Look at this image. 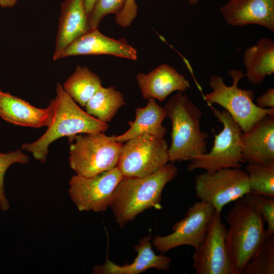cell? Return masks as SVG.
<instances>
[{
  "label": "cell",
  "mask_w": 274,
  "mask_h": 274,
  "mask_svg": "<svg viewBox=\"0 0 274 274\" xmlns=\"http://www.w3.org/2000/svg\"><path fill=\"white\" fill-rule=\"evenodd\" d=\"M178 168L167 163L156 172L142 177H123L113 195L110 208L120 228L152 208L159 209L165 185L176 177Z\"/></svg>",
  "instance_id": "6da1fadb"
},
{
  "label": "cell",
  "mask_w": 274,
  "mask_h": 274,
  "mask_svg": "<svg viewBox=\"0 0 274 274\" xmlns=\"http://www.w3.org/2000/svg\"><path fill=\"white\" fill-rule=\"evenodd\" d=\"M56 92L55 97L50 100L53 112L47 129L36 141L21 146L42 163L46 161L49 145L56 140L79 134L105 132L109 127L107 123L100 121L81 109L59 83L57 84Z\"/></svg>",
  "instance_id": "7a4b0ae2"
},
{
  "label": "cell",
  "mask_w": 274,
  "mask_h": 274,
  "mask_svg": "<svg viewBox=\"0 0 274 274\" xmlns=\"http://www.w3.org/2000/svg\"><path fill=\"white\" fill-rule=\"evenodd\" d=\"M182 91L172 96L164 109L172 122L169 162L197 158L207 152L209 134L200 127L202 112Z\"/></svg>",
  "instance_id": "3957f363"
},
{
  "label": "cell",
  "mask_w": 274,
  "mask_h": 274,
  "mask_svg": "<svg viewBox=\"0 0 274 274\" xmlns=\"http://www.w3.org/2000/svg\"><path fill=\"white\" fill-rule=\"evenodd\" d=\"M235 201L226 215V244L232 274H242L268 236L262 215L243 197Z\"/></svg>",
  "instance_id": "277c9868"
},
{
  "label": "cell",
  "mask_w": 274,
  "mask_h": 274,
  "mask_svg": "<svg viewBox=\"0 0 274 274\" xmlns=\"http://www.w3.org/2000/svg\"><path fill=\"white\" fill-rule=\"evenodd\" d=\"M228 74L232 79L231 85H226L219 75H213L209 81L212 91L203 98L209 106L218 104L225 109L245 133L264 116L274 115V108L258 107L254 102V91L238 87V82L245 77L242 71L231 69Z\"/></svg>",
  "instance_id": "5b68a950"
},
{
  "label": "cell",
  "mask_w": 274,
  "mask_h": 274,
  "mask_svg": "<svg viewBox=\"0 0 274 274\" xmlns=\"http://www.w3.org/2000/svg\"><path fill=\"white\" fill-rule=\"evenodd\" d=\"M116 136L98 131L68 137L69 165L76 175L92 177L116 167L122 143Z\"/></svg>",
  "instance_id": "8992f818"
},
{
  "label": "cell",
  "mask_w": 274,
  "mask_h": 274,
  "mask_svg": "<svg viewBox=\"0 0 274 274\" xmlns=\"http://www.w3.org/2000/svg\"><path fill=\"white\" fill-rule=\"evenodd\" d=\"M215 117L223 125L222 130L214 135L211 150L190 161L187 170L203 169L214 172L224 168H242V130L225 110L221 111L209 106Z\"/></svg>",
  "instance_id": "52a82bcc"
},
{
  "label": "cell",
  "mask_w": 274,
  "mask_h": 274,
  "mask_svg": "<svg viewBox=\"0 0 274 274\" xmlns=\"http://www.w3.org/2000/svg\"><path fill=\"white\" fill-rule=\"evenodd\" d=\"M169 162L164 138L144 134L122 144L116 167L123 177L151 175Z\"/></svg>",
  "instance_id": "ba28073f"
},
{
  "label": "cell",
  "mask_w": 274,
  "mask_h": 274,
  "mask_svg": "<svg viewBox=\"0 0 274 274\" xmlns=\"http://www.w3.org/2000/svg\"><path fill=\"white\" fill-rule=\"evenodd\" d=\"M195 192L200 201L221 213L224 207L250 193L248 175L242 168H224L195 177Z\"/></svg>",
  "instance_id": "9c48e42d"
},
{
  "label": "cell",
  "mask_w": 274,
  "mask_h": 274,
  "mask_svg": "<svg viewBox=\"0 0 274 274\" xmlns=\"http://www.w3.org/2000/svg\"><path fill=\"white\" fill-rule=\"evenodd\" d=\"M123 177L117 167L92 177L75 175L69 182L68 194L80 212H105Z\"/></svg>",
  "instance_id": "30bf717a"
},
{
  "label": "cell",
  "mask_w": 274,
  "mask_h": 274,
  "mask_svg": "<svg viewBox=\"0 0 274 274\" xmlns=\"http://www.w3.org/2000/svg\"><path fill=\"white\" fill-rule=\"evenodd\" d=\"M214 213L209 204L195 201L188 209L185 217L174 224L171 233L154 237L153 245L162 253L184 245L196 249L206 236Z\"/></svg>",
  "instance_id": "8fae6325"
},
{
  "label": "cell",
  "mask_w": 274,
  "mask_h": 274,
  "mask_svg": "<svg viewBox=\"0 0 274 274\" xmlns=\"http://www.w3.org/2000/svg\"><path fill=\"white\" fill-rule=\"evenodd\" d=\"M226 232L220 213L215 211L206 236L192 256V267L196 274H232Z\"/></svg>",
  "instance_id": "7c38bea8"
},
{
  "label": "cell",
  "mask_w": 274,
  "mask_h": 274,
  "mask_svg": "<svg viewBox=\"0 0 274 274\" xmlns=\"http://www.w3.org/2000/svg\"><path fill=\"white\" fill-rule=\"evenodd\" d=\"M111 55L136 60L137 51L125 39L116 40L91 29L71 43L59 55L58 59L76 55Z\"/></svg>",
  "instance_id": "4fadbf2b"
},
{
  "label": "cell",
  "mask_w": 274,
  "mask_h": 274,
  "mask_svg": "<svg viewBox=\"0 0 274 274\" xmlns=\"http://www.w3.org/2000/svg\"><path fill=\"white\" fill-rule=\"evenodd\" d=\"M242 158L248 164H274V115L258 121L241 136Z\"/></svg>",
  "instance_id": "5bb4252c"
},
{
  "label": "cell",
  "mask_w": 274,
  "mask_h": 274,
  "mask_svg": "<svg viewBox=\"0 0 274 274\" xmlns=\"http://www.w3.org/2000/svg\"><path fill=\"white\" fill-rule=\"evenodd\" d=\"M220 10L230 25L257 24L274 31V0H229Z\"/></svg>",
  "instance_id": "9a60e30c"
},
{
  "label": "cell",
  "mask_w": 274,
  "mask_h": 274,
  "mask_svg": "<svg viewBox=\"0 0 274 274\" xmlns=\"http://www.w3.org/2000/svg\"><path fill=\"white\" fill-rule=\"evenodd\" d=\"M143 97L163 101L174 91L185 92L190 87L189 81L174 67L162 64L148 74L140 73L136 77Z\"/></svg>",
  "instance_id": "2e32d148"
},
{
  "label": "cell",
  "mask_w": 274,
  "mask_h": 274,
  "mask_svg": "<svg viewBox=\"0 0 274 274\" xmlns=\"http://www.w3.org/2000/svg\"><path fill=\"white\" fill-rule=\"evenodd\" d=\"M84 0H65L61 4L53 59L74 40L89 31Z\"/></svg>",
  "instance_id": "e0dca14e"
},
{
  "label": "cell",
  "mask_w": 274,
  "mask_h": 274,
  "mask_svg": "<svg viewBox=\"0 0 274 274\" xmlns=\"http://www.w3.org/2000/svg\"><path fill=\"white\" fill-rule=\"evenodd\" d=\"M52 112L51 101L47 108H39L10 92L0 90V117L9 123L33 128L48 126Z\"/></svg>",
  "instance_id": "ac0fdd59"
},
{
  "label": "cell",
  "mask_w": 274,
  "mask_h": 274,
  "mask_svg": "<svg viewBox=\"0 0 274 274\" xmlns=\"http://www.w3.org/2000/svg\"><path fill=\"white\" fill-rule=\"evenodd\" d=\"M151 234L144 236L134 247L137 255L132 263L123 265L116 264L107 257L106 262L93 268V273L139 274L148 269L154 268L166 271L169 269L172 259L163 255L155 254L152 249Z\"/></svg>",
  "instance_id": "d6986e66"
},
{
  "label": "cell",
  "mask_w": 274,
  "mask_h": 274,
  "mask_svg": "<svg viewBox=\"0 0 274 274\" xmlns=\"http://www.w3.org/2000/svg\"><path fill=\"white\" fill-rule=\"evenodd\" d=\"M146 107L135 109V118L129 121V129L123 134L116 136V140L121 143L144 134H149L158 138H164L166 128L162 122L166 117L164 108L160 106L154 98H150Z\"/></svg>",
  "instance_id": "ffe728a7"
},
{
  "label": "cell",
  "mask_w": 274,
  "mask_h": 274,
  "mask_svg": "<svg viewBox=\"0 0 274 274\" xmlns=\"http://www.w3.org/2000/svg\"><path fill=\"white\" fill-rule=\"evenodd\" d=\"M243 57L246 68L245 77L251 84L260 85L267 76L273 74L274 42L271 39H260L245 50Z\"/></svg>",
  "instance_id": "44dd1931"
},
{
  "label": "cell",
  "mask_w": 274,
  "mask_h": 274,
  "mask_svg": "<svg viewBox=\"0 0 274 274\" xmlns=\"http://www.w3.org/2000/svg\"><path fill=\"white\" fill-rule=\"evenodd\" d=\"M62 86L76 102L85 107L102 86L101 81L96 74L86 66L78 65Z\"/></svg>",
  "instance_id": "7402d4cb"
},
{
  "label": "cell",
  "mask_w": 274,
  "mask_h": 274,
  "mask_svg": "<svg viewBox=\"0 0 274 274\" xmlns=\"http://www.w3.org/2000/svg\"><path fill=\"white\" fill-rule=\"evenodd\" d=\"M125 105L122 93L113 86H101L86 103V112L101 122H110L118 110Z\"/></svg>",
  "instance_id": "603a6c76"
},
{
  "label": "cell",
  "mask_w": 274,
  "mask_h": 274,
  "mask_svg": "<svg viewBox=\"0 0 274 274\" xmlns=\"http://www.w3.org/2000/svg\"><path fill=\"white\" fill-rule=\"evenodd\" d=\"M245 170L248 175L250 193L274 199V164H247Z\"/></svg>",
  "instance_id": "cb8c5ba5"
},
{
  "label": "cell",
  "mask_w": 274,
  "mask_h": 274,
  "mask_svg": "<svg viewBox=\"0 0 274 274\" xmlns=\"http://www.w3.org/2000/svg\"><path fill=\"white\" fill-rule=\"evenodd\" d=\"M274 273V235H269L246 264L242 274Z\"/></svg>",
  "instance_id": "d4e9b609"
},
{
  "label": "cell",
  "mask_w": 274,
  "mask_h": 274,
  "mask_svg": "<svg viewBox=\"0 0 274 274\" xmlns=\"http://www.w3.org/2000/svg\"><path fill=\"white\" fill-rule=\"evenodd\" d=\"M28 161V156L20 150L8 153L0 152V209L2 211H7L10 207L4 186V178L7 169L13 164H26Z\"/></svg>",
  "instance_id": "484cf974"
},
{
  "label": "cell",
  "mask_w": 274,
  "mask_h": 274,
  "mask_svg": "<svg viewBox=\"0 0 274 274\" xmlns=\"http://www.w3.org/2000/svg\"><path fill=\"white\" fill-rule=\"evenodd\" d=\"M126 0H96L94 6L87 16L91 29L98 28L100 21L106 15L119 14L123 10Z\"/></svg>",
  "instance_id": "4316f807"
},
{
  "label": "cell",
  "mask_w": 274,
  "mask_h": 274,
  "mask_svg": "<svg viewBox=\"0 0 274 274\" xmlns=\"http://www.w3.org/2000/svg\"><path fill=\"white\" fill-rule=\"evenodd\" d=\"M243 198L251 204L262 216L267 225V236L274 233V199L268 198L251 193Z\"/></svg>",
  "instance_id": "83f0119b"
},
{
  "label": "cell",
  "mask_w": 274,
  "mask_h": 274,
  "mask_svg": "<svg viewBox=\"0 0 274 274\" xmlns=\"http://www.w3.org/2000/svg\"><path fill=\"white\" fill-rule=\"evenodd\" d=\"M138 9L135 0H126L122 11L115 16L116 23L124 28L130 26L137 16Z\"/></svg>",
  "instance_id": "f1b7e54d"
},
{
  "label": "cell",
  "mask_w": 274,
  "mask_h": 274,
  "mask_svg": "<svg viewBox=\"0 0 274 274\" xmlns=\"http://www.w3.org/2000/svg\"><path fill=\"white\" fill-rule=\"evenodd\" d=\"M255 104L261 108H274V88H269L266 92L258 96Z\"/></svg>",
  "instance_id": "f546056e"
},
{
  "label": "cell",
  "mask_w": 274,
  "mask_h": 274,
  "mask_svg": "<svg viewBox=\"0 0 274 274\" xmlns=\"http://www.w3.org/2000/svg\"><path fill=\"white\" fill-rule=\"evenodd\" d=\"M17 2L18 0H0V7L3 8H12Z\"/></svg>",
  "instance_id": "4dcf8cb0"
},
{
  "label": "cell",
  "mask_w": 274,
  "mask_h": 274,
  "mask_svg": "<svg viewBox=\"0 0 274 274\" xmlns=\"http://www.w3.org/2000/svg\"><path fill=\"white\" fill-rule=\"evenodd\" d=\"M96 0H84L85 8L87 16L91 12Z\"/></svg>",
  "instance_id": "1f68e13d"
},
{
  "label": "cell",
  "mask_w": 274,
  "mask_h": 274,
  "mask_svg": "<svg viewBox=\"0 0 274 274\" xmlns=\"http://www.w3.org/2000/svg\"><path fill=\"white\" fill-rule=\"evenodd\" d=\"M200 0H189V3L190 5H195Z\"/></svg>",
  "instance_id": "d6a6232c"
}]
</instances>
